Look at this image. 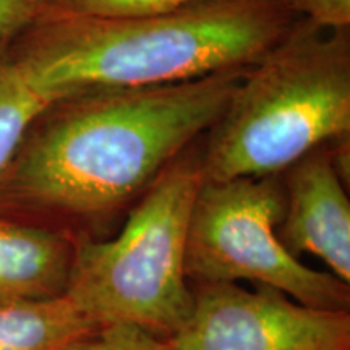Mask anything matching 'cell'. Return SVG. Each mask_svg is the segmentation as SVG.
<instances>
[{
	"mask_svg": "<svg viewBox=\"0 0 350 350\" xmlns=\"http://www.w3.org/2000/svg\"><path fill=\"white\" fill-rule=\"evenodd\" d=\"M247 70L52 99L0 177V213L104 239L175 157L211 129Z\"/></svg>",
	"mask_w": 350,
	"mask_h": 350,
	"instance_id": "obj_1",
	"label": "cell"
},
{
	"mask_svg": "<svg viewBox=\"0 0 350 350\" xmlns=\"http://www.w3.org/2000/svg\"><path fill=\"white\" fill-rule=\"evenodd\" d=\"M297 20L286 0H206L138 18L39 15L8 47L29 80L55 99L252 67Z\"/></svg>",
	"mask_w": 350,
	"mask_h": 350,
	"instance_id": "obj_2",
	"label": "cell"
},
{
	"mask_svg": "<svg viewBox=\"0 0 350 350\" xmlns=\"http://www.w3.org/2000/svg\"><path fill=\"white\" fill-rule=\"evenodd\" d=\"M350 135V26L299 18L248 67L219 119L201 138L203 178L279 175Z\"/></svg>",
	"mask_w": 350,
	"mask_h": 350,
	"instance_id": "obj_3",
	"label": "cell"
},
{
	"mask_svg": "<svg viewBox=\"0 0 350 350\" xmlns=\"http://www.w3.org/2000/svg\"><path fill=\"white\" fill-rule=\"evenodd\" d=\"M201 138L159 174L117 237L77 235L65 295L96 325L137 326L169 339L187 319L193 301L188 226L204 180Z\"/></svg>",
	"mask_w": 350,
	"mask_h": 350,
	"instance_id": "obj_4",
	"label": "cell"
},
{
	"mask_svg": "<svg viewBox=\"0 0 350 350\" xmlns=\"http://www.w3.org/2000/svg\"><path fill=\"white\" fill-rule=\"evenodd\" d=\"M284 209L282 174L203 180L188 226V281H248L312 308L349 312L347 284L308 268L284 247L278 234Z\"/></svg>",
	"mask_w": 350,
	"mask_h": 350,
	"instance_id": "obj_5",
	"label": "cell"
},
{
	"mask_svg": "<svg viewBox=\"0 0 350 350\" xmlns=\"http://www.w3.org/2000/svg\"><path fill=\"white\" fill-rule=\"evenodd\" d=\"M172 350H350V313L312 308L273 287L196 284Z\"/></svg>",
	"mask_w": 350,
	"mask_h": 350,
	"instance_id": "obj_6",
	"label": "cell"
},
{
	"mask_svg": "<svg viewBox=\"0 0 350 350\" xmlns=\"http://www.w3.org/2000/svg\"><path fill=\"white\" fill-rule=\"evenodd\" d=\"M286 209L278 234L299 258L313 255L350 286V201L347 185L325 146L282 172Z\"/></svg>",
	"mask_w": 350,
	"mask_h": 350,
	"instance_id": "obj_7",
	"label": "cell"
},
{
	"mask_svg": "<svg viewBox=\"0 0 350 350\" xmlns=\"http://www.w3.org/2000/svg\"><path fill=\"white\" fill-rule=\"evenodd\" d=\"M77 235L0 213V305L65 295Z\"/></svg>",
	"mask_w": 350,
	"mask_h": 350,
	"instance_id": "obj_8",
	"label": "cell"
},
{
	"mask_svg": "<svg viewBox=\"0 0 350 350\" xmlns=\"http://www.w3.org/2000/svg\"><path fill=\"white\" fill-rule=\"evenodd\" d=\"M98 326L67 295L0 305V350H60Z\"/></svg>",
	"mask_w": 350,
	"mask_h": 350,
	"instance_id": "obj_9",
	"label": "cell"
},
{
	"mask_svg": "<svg viewBox=\"0 0 350 350\" xmlns=\"http://www.w3.org/2000/svg\"><path fill=\"white\" fill-rule=\"evenodd\" d=\"M51 100L16 62L8 39L0 41V177L12 163L26 130Z\"/></svg>",
	"mask_w": 350,
	"mask_h": 350,
	"instance_id": "obj_10",
	"label": "cell"
},
{
	"mask_svg": "<svg viewBox=\"0 0 350 350\" xmlns=\"http://www.w3.org/2000/svg\"><path fill=\"white\" fill-rule=\"evenodd\" d=\"M206 0H42L39 15L80 18H138L195 5Z\"/></svg>",
	"mask_w": 350,
	"mask_h": 350,
	"instance_id": "obj_11",
	"label": "cell"
},
{
	"mask_svg": "<svg viewBox=\"0 0 350 350\" xmlns=\"http://www.w3.org/2000/svg\"><path fill=\"white\" fill-rule=\"evenodd\" d=\"M60 350H172V345L137 326L100 325Z\"/></svg>",
	"mask_w": 350,
	"mask_h": 350,
	"instance_id": "obj_12",
	"label": "cell"
},
{
	"mask_svg": "<svg viewBox=\"0 0 350 350\" xmlns=\"http://www.w3.org/2000/svg\"><path fill=\"white\" fill-rule=\"evenodd\" d=\"M299 18L323 28L339 29L350 26V0H286Z\"/></svg>",
	"mask_w": 350,
	"mask_h": 350,
	"instance_id": "obj_13",
	"label": "cell"
},
{
	"mask_svg": "<svg viewBox=\"0 0 350 350\" xmlns=\"http://www.w3.org/2000/svg\"><path fill=\"white\" fill-rule=\"evenodd\" d=\"M42 0H0V41H7L39 16Z\"/></svg>",
	"mask_w": 350,
	"mask_h": 350,
	"instance_id": "obj_14",
	"label": "cell"
}]
</instances>
